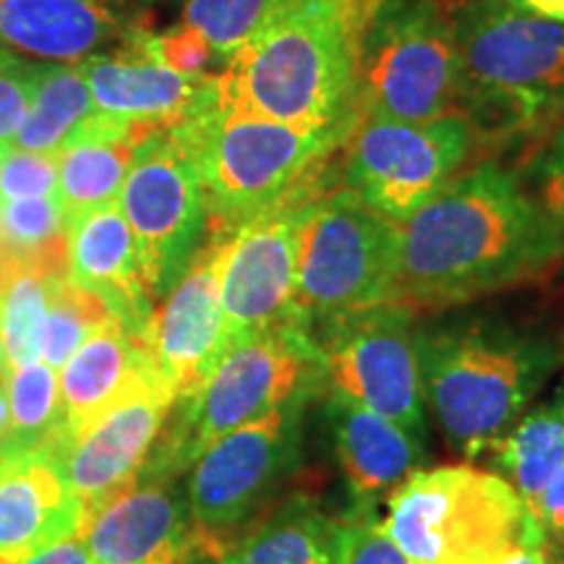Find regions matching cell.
<instances>
[{
  "instance_id": "obj_1",
  "label": "cell",
  "mask_w": 564,
  "mask_h": 564,
  "mask_svg": "<svg viewBox=\"0 0 564 564\" xmlns=\"http://www.w3.org/2000/svg\"><path fill=\"white\" fill-rule=\"evenodd\" d=\"M564 262V232L518 171L478 162L398 223L394 301L447 312L539 282Z\"/></svg>"
},
{
  "instance_id": "obj_2",
  "label": "cell",
  "mask_w": 564,
  "mask_h": 564,
  "mask_svg": "<svg viewBox=\"0 0 564 564\" xmlns=\"http://www.w3.org/2000/svg\"><path fill=\"white\" fill-rule=\"evenodd\" d=\"M415 348L426 408L470 460L491 453L562 364L552 337L494 314L434 316L415 327Z\"/></svg>"
},
{
  "instance_id": "obj_3",
  "label": "cell",
  "mask_w": 564,
  "mask_h": 564,
  "mask_svg": "<svg viewBox=\"0 0 564 564\" xmlns=\"http://www.w3.org/2000/svg\"><path fill=\"white\" fill-rule=\"evenodd\" d=\"M373 3L282 0L270 24L215 76L220 102L299 129L352 126L356 42Z\"/></svg>"
},
{
  "instance_id": "obj_4",
  "label": "cell",
  "mask_w": 564,
  "mask_h": 564,
  "mask_svg": "<svg viewBox=\"0 0 564 564\" xmlns=\"http://www.w3.org/2000/svg\"><path fill=\"white\" fill-rule=\"evenodd\" d=\"M460 58L457 112L474 144L544 139L564 102V24L507 0H463L453 9Z\"/></svg>"
},
{
  "instance_id": "obj_5",
  "label": "cell",
  "mask_w": 564,
  "mask_h": 564,
  "mask_svg": "<svg viewBox=\"0 0 564 564\" xmlns=\"http://www.w3.org/2000/svg\"><path fill=\"white\" fill-rule=\"evenodd\" d=\"M350 129H299L228 108L217 97L212 76L202 100L171 131L192 152L209 230L232 232L312 181L316 165L343 144Z\"/></svg>"
},
{
  "instance_id": "obj_6",
  "label": "cell",
  "mask_w": 564,
  "mask_h": 564,
  "mask_svg": "<svg viewBox=\"0 0 564 564\" xmlns=\"http://www.w3.org/2000/svg\"><path fill=\"white\" fill-rule=\"evenodd\" d=\"M382 528L413 564H499L549 541L520 494L474 465L415 470L387 497Z\"/></svg>"
},
{
  "instance_id": "obj_7",
  "label": "cell",
  "mask_w": 564,
  "mask_h": 564,
  "mask_svg": "<svg viewBox=\"0 0 564 564\" xmlns=\"http://www.w3.org/2000/svg\"><path fill=\"white\" fill-rule=\"evenodd\" d=\"M322 390L319 350L306 324H285L236 343L207 382L175 403L173 423H165L141 474L175 478L220 436Z\"/></svg>"
},
{
  "instance_id": "obj_8",
  "label": "cell",
  "mask_w": 564,
  "mask_h": 564,
  "mask_svg": "<svg viewBox=\"0 0 564 564\" xmlns=\"http://www.w3.org/2000/svg\"><path fill=\"white\" fill-rule=\"evenodd\" d=\"M460 58L447 0H377L356 42V116L423 123L457 110Z\"/></svg>"
},
{
  "instance_id": "obj_9",
  "label": "cell",
  "mask_w": 564,
  "mask_h": 564,
  "mask_svg": "<svg viewBox=\"0 0 564 564\" xmlns=\"http://www.w3.org/2000/svg\"><path fill=\"white\" fill-rule=\"evenodd\" d=\"M398 223L348 188L303 207L295 241V308L314 329L394 301Z\"/></svg>"
},
{
  "instance_id": "obj_10",
  "label": "cell",
  "mask_w": 564,
  "mask_h": 564,
  "mask_svg": "<svg viewBox=\"0 0 564 564\" xmlns=\"http://www.w3.org/2000/svg\"><path fill=\"white\" fill-rule=\"evenodd\" d=\"M306 403L295 400L246 423L196 457L186 484V505L202 556L243 531L293 474Z\"/></svg>"
},
{
  "instance_id": "obj_11",
  "label": "cell",
  "mask_w": 564,
  "mask_h": 564,
  "mask_svg": "<svg viewBox=\"0 0 564 564\" xmlns=\"http://www.w3.org/2000/svg\"><path fill=\"white\" fill-rule=\"evenodd\" d=\"M415 312L390 301L314 329L322 392L369 408L423 440L426 398L415 348Z\"/></svg>"
},
{
  "instance_id": "obj_12",
  "label": "cell",
  "mask_w": 564,
  "mask_h": 564,
  "mask_svg": "<svg viewBox=\"0 0 564 564\" xmlns=\"http://www.w3.org/2000/svg\"><path fill=\"white\" fill-rule=\"evenodd\" d=\"M343 144L345 188L387 220L403 223L460 173L474 133L457 110L423 123L358 116Z\"/></svg>"
},
{
  "instance_id": "obj_13",
  "label": "cell",
  "mask_w": 564,
  "mask_h": 564,
  "mask_svg": "<svg viewBox=\"0 0 564 564\" xmlns=\"http://www.w3.org/2000/svg\"><path fill=\"white\" fill-rule=\"evenodd\" d=\"M118 207L137 243L147 291L158 301L183 278L209 230L199 173L178 133L165 129L144 139L118 194Z\"/></svg>"
},
{
  "instance_id": "obj_14",
  "label": "cell",
  "mask_w": 564,
  "mask_h": 564,
  "mask_svg": "<svg viewBox=\"0 0 564 564\" xmlns=\"http://www.w3.org/2000/svg\"><path fill=\"white\" fill-rule=\"evenodd\" d=\"M314 196L312 178L225 241L220 303L228 348L285 324H306L295 308V241L303 207Z\"/></svg>"
},
{
  "instance_id": "obj_15",
  "label": "cell",
  "mask_w": 564,
  "mask_h": 564,
  "mask_svg": "<svg viewBox=\"0 0 564 564\" xmlns=\"http://www.w3.org/2000/svg\"><path fill=\"white\" fill-rule=\"evenodd\" d=\"M230 232L209 230L207 243L154 312L147 348L162 387L175 403L192 398L228 352L225 337L220 274L225 241Z\"/></svg>"
},
{
  "instance_id": "obj_16",
  "label": "cell",
  "mask_w": 564,
  "mask_h": 564,
  "mask_svg": "<svg viewBox=\"0 0 564 564\" xmlns=\"http://www.w3.org/2000/svg\"><path fill=\"white\" fill-rule=\"evenodd\" d=\"M173 408V394L162 384H150L91 423L79 440L51 453L82 507L84 525L141 476Z\"/></svg>"
},
{
  "instance_id": "obj_17",
  "label": "cell",
  "mask_w": 564,
  "mask_h": 564,
  "mask_svg": "<svg viewBox=\"0 0 564 564\" xmlns=\"http://www.w3.org/2000/svg\"><path fill=\"white\" fill-rule=\"evenodd\" d=\"M79 535L95 564H196L202 556L175 478L150 474L112 497Z\"/></svg>"
},
{
  "instance_id": "obj_18",
  "label": "cell",
  "mask_w": 564,
  "mask_h": 564,
  "mask_svg": "<svg viewBox=\"0 0 564 564\" xmlns=\"http://www.w3.org/2000/svg\"><path fill=\"white\" fill-rule=\"evenodd\" d=\"M150 384L162 382L147 343L133 337L118 319L102 324L61 369L63 423L61 440L51 453L79 440L91 423Z\"/></svg>"
},
{
  "instance_id": "obj_19",
  "label": "cell",
  "mask_w": 564,
  "mask_h": 564,
  "mask_svg": "<svg viewBox=\"0 0 564 564\" xmlns=\"http://www.w3.org/2000/svg\"><path fill=\"white\" fill-rule=\"evenodd\" d=\"M68 280L102 299L110 314L147 343L154 301L141 278L137 243L118 202L68 225Z\"/></svg>"
},
{
  "instance_id": "obj_20",
  "label": "cell",
  "mask_w": 564,
  "mask_h": 564,
  "mask_svg": "<svg viewBox=\"0 0 564 564\" xmlns=\"http://www.w3.org/2000/svg\"><path fill=\"white\" fill-rule=\"evenodd\" d=\"M95 110L154 131L178 126L207 91L212 76H183L144 53L131 32L116 53H97L79 63Z\"/></svg>"
},
{
  "instance_id": "obj_21",
  "label": "cell",
  "mask_w": 564,
  "mask_h": 564,
  "mask_svg": "<svg viewBox=\"0 0 564 564\" xmlns=\"http://www.w3.org/2000/svg\"><path fill=\"white\" fill-rule=\"evenodd\" d=\"M82 507L47 449L0 457V564H24L40 549L79 535Z\"/></svg>"
},
{
  "instance_id": "obj_22",
  "label": "cell",
  "mask_w": 564,
  "mask_h": 564,
  "mask_svg": "<svg viewBox=\"0 0 564 564\" xmlns=\"http://www.w3.org/2000/svg\"><path fill=\"white\" fill-rule=\"evenodd\" d=\"M324 423L352 507L373 505L398 489L423 463V440L369 408L322 392Z\"/></svg>"
},
{
  "instance_id": "obj_23",
  "label": "cell",
  "mask_w": 564,
  "mask_h": 564,
  "mask_svg": "<svg viewBox=\"0 0 564 564\" xmlns=\"http://www.w3.org/2000/svg\"><path fill=\"white\" fill-rule=\"evenodd\" d=\"M154 129L95 110L55 152L58 196L68 225L87 212L118 202L137 150Z\"/></svg>"
},
{
  "instance_id": "obj_24",
  "label": "cell",
  "mask_w": 564,
  "mask_h": 564,
  "mask_svg": "<svg viewBox=\"0 0 564 564\" xmlns=\"http://www.w3.org/2000/svg\"><path fill=\"white\" fill-rule=\"evenodd\" d=\"M121 34L102 0H0V45L37 61L79 66Z\"/></svg>"
},
{
  "instance_id": "obj_25",
  "label": "cell",
  "mask_w": 564,
  "mask_h": 564,
  "mask_svg": "<svg viewBox=\"0 0 564 564\" xmlns=\"http://www.w3.org/2000/svg\"><path fill=\"white\" fill-rule=\"evenodd\" d=\"M204 560L215 564H335V520L306 494H295L246 525Z\"/></svg>"
},
{
  "instance_id": "obj_26",
  "label": "cell",
  "mask_w": 564,
  "mask_h": 564,
  "mask_svg": "<svg viewBox=\"0 0 564 564\" xmlns=\"http://www.w3.org/2000/svg\"><path fill=\"white\" fill-rule=\"evenodd\" d=\"M494 474H499L528 510L564 465V382L544 403L531 405L491 447Z\"/></svg>"
},
{
  "instance_id": "obj_27",
  "label": "cell",
  "mask_w": 564,
  "mask_h": 564,
  "mask_svg": "<svg viewBox=\"0 0 564 564\" xmlns=\"http://www.w3.org/2000/svg\"><path fill=\"white\" fill-rule=\"evenodd\" d=\"M17 272L68 278V220L58 196L0 199V285Z\"/></svg>"
},
{
  "instance_id": "obj_28",
  "label": "cell",
  "mask_w": 564,
  "mask_h": 564,
  "mask_svg": "<svg viewBox=\"0 0 564 564\" xmlns=\"http://www.w3.org/2000/svg\"><path fill=\"white\" fill-rule=\"evenodd\" d=\"M91 112L95 100L79 66L40 63L30 116L13 133L9 150L55 154Z\"/></svg>"
},
{
  "instance_id": "obj_29",
  "label": "cell",
  "mask_w": 564,
  "mask_h": 564,
  "mask_svg": "<svg viewBox=\"0 0 564 564\" xmlns=\"http://www.w3.org/2000/svg\"><path fill=\"white\" fill-rule=\"evenodd\" d=\"M11 405V436L6 444V455L32 453V449H51L61 440V390L58 371L45 361H32L11 369L6 379Z\"/></svg>"
},
{
  "instance_id": "obj_30",
  "label": "cell",
  "mask_w": 564,
  "mask_h": 564,
  "mask_svg": "<svg viewBox=\"0 0 564 564\" xmlns=\"http://www.w3.org/2000/svg\"><path fill=\"white\" fill-rule=\"evenodd\" d=\"M116 316L95 293L70 282L68 278H55L51 285V301H47L45 327H42L40 358L61 371L68 358L82 348L89 335H95L102 324Z\"/></svg>"
},
{
  "instance_id": "obj_31",
  "label": "cell",
  "mask_w": 564,
  "mask_h": 564,
  "mask_svg": "<svg viewBox=\"0 0 564 564\" xmlns=\"http://www.w3.org/2000/svg\"><path fill=\"white\" fill-rule=\"evenodd\" d=\"M282 0H181L183 24L192 26L217 58L228 61L257 37Z\"/></svg>"
},
{
  "instance_id": "obj_32",
  "label": "cell",
  "mask_w": 564,
  "mask_h": 564,
  "mask_svg": "<svg viewBox=\"0 0 564 564\" xmlns=\"http://www.w3.org/2000/svg\"><path fill=\"white\" fill-rule=\"evenodd\" d=\"M53 280L51 274L42 272H17L0 288V335L11 369L42 361L40 343Z\"/></svg>"
},
{
  "instance_id": "obj_33",
  "label": "cell",
  "mask_w": 564,
  "mask_h": 564,
  "mask_svg": "<svg viewBox=\"0 0 564 564\" xmlns=\"http://www.w3.org/2000/svg\"><path fill=\"white\" fill-rule=\"evenodd\" d=\"M335 564H413L390 535L382 520L366 507H352L335 520Z\"/></svg>"
},
{
  "instance_id": "obj_34",
  "label": "cell",
  "mask_w": 564,
  "mask_h": 564,
  "mask_svg": "<svg viewBox=\"0 0 564 564\" xmlns=\"http://www.w3.org/2000/svg\"><path fill=\"white\" fill-rule=\"evenodd\" d=\"M520 178L533 194V199L556 223V228L564 232V123L554 126L535 144Z\"/></svg>"
},
{
  "instance_id": "obj_35",
  "label": "cell",
  "mask_w": 564,
  "mask_h": 564,
  "mask_svg": "<svg viewBox=\"0 0 564 564\" xmlns=\"http://www.w3.org/2000/svg\"><path fill=\"white\" fill-rule=\"evenodd\" d=\"M40 63L21 61L17 53L0 45V150L9 152L13 133L30 116Z\"/></svg>"
},
{
  "instance_id": "obj_36",
  "label": "cell",
  "mask_w": 564,
  "mask_h": 564,
  "mask_svg": "<svg viewBox=\"0 0 564 564\" xmlns=\"http://www.w3.org/2000/svg\"><path fill=\"white\" fill-rule=\"evenodd\" d=\"M131 40L162 66L178 70L183 76H204V68L209 66L212 58H217L207 42L186 24L162 34L131 30Z\"/></svg>"
},
{
  "instance_id": "obj_37",
  "label": "cell",
  "mask_w": 564,
  "mask_h": 564,
  "mask_svg": "<svg viewBox=\"0 0 564 564\" xmlns=\"http://www.w3.org/2000/svg\"><path fill=\"white\" fill-rule=\"evenodd\" d=\"M58 165L55 154L9 150L0 158V199L55 196Z\"/></svg>"
},
{
  "instance_id": "obj_38",
  "label": "cell",
  "mask_w": 564,
  "mask_h": 564,
  "mask_svg": "<svg viewBox=\"0 0 564 564\" xmlns=\"http://www.w3.org/2000/svg\"><path fill=\"white\" fill-rule=\"evenodd\" d=\"M24 564H95V562H91L82 535H70V539L55 541V544L40 549V552L32 554Z\"/></svg>"
},
{
  "instance_id": "obj_39",
  "label": "cell",
  "mask_w": 564,
  "mask_h": 564,
  "mask_svg": "<svg viewBox=\"0 0 564 564\" xmlns=\"http://www.w3.org/2000/svg\"><path fill=\"white\" fill-rule=\"evenodd\" d=\"M507 3L518 6L535 17L552 19L556 24H564V0H507Z\"/></svg>"
},
{
  "instance_id": "obj_40",
  "label": "cell",
  "mask_w": 564,
  "mask_h": 564,
  "mask_svg": "<svg viewBox=\"0 0 564 564\" xmlns=\"http://www.w3.org/2000/svg\"><path fill=\"white\" fill-rule=\"evenodd\" d=\"M552 552H554V546L549 544V541H544V544L523 546L520 552L510 554L499 564H549L552 562Z\"/></svg>"
},
{
  "instance_id": "obj_41",
  "label": "cell",
  "mask_w": 564,
  "mask_h": 564,
  "mask_svg": "<svg viewBox=\"0 0 564 564\" xmlns=\"http://www.w3.org/2000/svg\"><path fill=\"white\" fill-rule=\"evenodd\" d=\"M11 436V405H9V390L6 382H0V457H3L6 444Z\"/></svg>"
},
{
  "instance_id": "obj_42",
  "label": "cell",
  "mask_w": 564,
  "mask_h": 564,
  "mask_svg": "<svg viewBox=\"0 0 564 564\" xmlns=\"http://www.w3.org/2000/svg\"><path fill=\"white\" fill-rule=\"evenodd\" d=\"M9 373H11V361H9V352H6L3 335H0V382H6Z\"/></svg>"
},
{
  "instance_id": "obj_43",
  "label": "cell",
  "mask_w": 564,
  "mask_h": 564,
  "mask_svg": "<svg viewBox=\"0 0 564 564\" xmlns=\"http://www.w3.org/2000/svg\"><path fill=\"white\" fill-rule=\"evenodd\" d=\"M549 564H564V554L560 552V549H554V552H552V562H549Z\"/></svg>"
},
{
  "instance_id": "obj_44",
  "label": "cell",
  "mask_w": 564,
  "mask_h": 564,
  "mask_svg": "<svg viewBox=\"0 0 564 564\" xmlns=\"http://www.w3.org/2000/svg\"><path fill=\"white\" fill-rule=\"evenodd\" d=\"M560 123H564V102H562V112H560ZM556 123V126H560Z\"/></svg>"
},
{
  "instance_id": "obj_45",
  "label": "cell",
  "mask_w": 564,
  "mask_h": 564,
  "mask_svg": "<svg viewBox=\"0 0 564 564\" xmlns=\"http://www.w3.org/2000/svg\"><path fill=\"white\" fill-rule=\"evenodd\" d=\"M560 352H562V361H564V335H562V345H560Z\"/></svg>"
},
{
  "instance_id": "obj_46",
  "label": "cell",
  "mask_w": 564,
  "mask_h": 564,
  "mask_svg": "<svg viewBox=\"0 0 564 564\" xmlns=\"http://www.w3.org/2000/svg\"><path fill=\"white\" fill-rule=\"evenodd\" d=\"M3 154H6V150H0V158H3Z\"/></svg>"
},
{
  "instance_id": "obj_47",
  "label": "cell",
  "mask_w": 564,
  "mask_h": 564,
  "mask_svg": "<svg viewBox=\"0 0 564 564\" xmlns=\"http://www.w3.org/2000/svg\"><path fill=\"white\" fill-rule=\"evenodd\" d=\"M204 564H215V562H209V560H207V562H204Z\"/></svg>"
},
{
  "instance_id": "obj_48",
  "label": "cell",
  "mask_w": 564,
  "mask_h": 564,
  "mask_svg": "<svg viewBox=\"0 0 564 564\" xmlns=\"http://www.w3.org/2000/svg\"><path fill=\"white\" fill-rule=\"evenodd\" d=\"M102 3H110V0H102Z\"/></svg>"
}]
</instances>
